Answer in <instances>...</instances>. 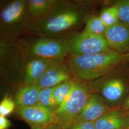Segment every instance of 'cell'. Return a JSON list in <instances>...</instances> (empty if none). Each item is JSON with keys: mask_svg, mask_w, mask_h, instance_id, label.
<instances>
[{"mask_svg": "<svg viewBox=\"0 0 129 129\" xmlns=\"http://www.w3.org/2000/svg\"><path fill=\"white\" fill-rule=\"evenodd\" d=\"M44 129H63L60 127L56 123H54L46 127Z\"/></svg>", "mask_w": 129, "mask_h": 129, "instance_id": "cell-24", "label": "cell"}, {"mask_svg": "<svg viewBox=\"0 0 129 129\" xmlns=\"http://www.w3.org/2000/svg\"><path fill=\"white\" fill-rule=\"evenodd\" d=\"M71 75L67 67L58 63L48 69L36 85L41 89L55 87L72 79Z\"/></svg>", "mask_w": 129, "mask_h": 129, "instance_id": "cell-12", "label": "cell"}, {"mask_svg": "<svg viewBox=\"0 0 129 129\" xmlns=\"http://www.w3.org/2000/svg\"><path fill=\"white\" fill-rule=\"evenodd\" d=\"M105 37L111 49L121 55L129 53V26L121 22L107 28Z\"/></svg>", "mask_w": 129, "mask_h": 129, "instance_id": "cell-8", "label": "cell"}, {"mask_svg": "<svg viewBox=\"0 0 129 129\" xmlns=\"http://www.w3.org/2000/svg\"><path fill=\"white\" fill-rule=\"evenodd\" d=\"M123 107L124 110H129V95L123 103Z\"/></svg>", "mask_w": 129, "mask_h": 129, "instance_id": "cell-25", "label": "cell"}, {"mask_svg": "<svg viewBox=\"0 0 129 129\" xmlns=\"http://www.w3.org/2000/svg\"><path fill=\"white\" fill-rule=\"evenodd\" d=\"M129 129V128H124V129Z\"/></svg>", "mask_w": 129, "mask_h": 129, "instance_id": "cell-29", "label": "cell"}, {"mask_svg": "<svg viewBox=\"0 0 129 129\" xmlns=\"http://www.w3.org/2000/svg\"><path fill=\"white\" fill-rule=\"evenodd\" d=\"M11 125L10 121L5 117L0 116V129H8Z\"/></svg>", "mask_w": 129, "mask_h": 129, "instance_id": "cell-23", "label": "cell"}, {"mask_svg": "<svg viewBox=\"0 0 129 129\" xmlns=\"http://www.w3.org/2000/svg\"><path fill=\"white\" fill-rule=\"evenodd\" d=\"M41 89L37 85H24L16 93L14 101L17 110L34 106L39 103Z\"/></svg>", "mask_w": 129, "mask_h": 129, "instance_id": "cell-13", "label": "cell"}, {"mask_svg": "<svg viewBox=\"0 0 129 129\" xmlns=\"http://www.w3.org/2000/svg\"><path fill=\"white\" fill-rule=\"evenodd\" d=\"M60 1L57 0L28 1L30 22L36 21L45 16Z\"/></svg>", "mask_w": 129, "mask_h": 129, "instance_id": "cell-15", "label": "cell"}, {"mask_svg": "<svg viewBox=\"0 0 129 129\" xmlns=\"http://www.w3.org/2000/svg\"><path fill=\"white\" fill-rule=\"evenodd\" d=\"M97 129H121L129 128L127 118L120 111L112 110L94 122Z\"/></svg>", "mask_w": 129, "mask_h": 129, "instance_id": "cell-14", "label": "cell"}, {"mask_svg": "<svg viewBox=\"0 0 129 129\" xmlns=\"http://www.w3.org/2000/svg\"><path fill=\"white\" fill-rule=\"evenodd\" d=\"M91 94L86 85L75 81L64 101L54 112L56 123L62 129H68L82 110Z\"/></svg>", "mask_w": 129, "mask_h": 129, "instance_id": "cell-5", "label": "cell"}, {"mask_svg": "<svg viewBox=\"0 0 129 129\" xmlns=\"http://www.w3.org/2000/svg\"><path fill=\"white\" fill-rule=\"evenodd\" d=\"M17 113L31 125H39L45 128L50 125L56 123L54 112L40 103L19 109Z\"/></svg>", "mask_w": 129, "mask_h": 129, "instance_id": "cell-9", "label": "cell"}, {"mask_svg": "<svg viewBox=\"0 0 129 129\" xmlns=\"http://www.w3.org/2000/svg\"><path fill=\"white\" fill-rule=\"evenodd\" d=\"M127 61L128 62L129 64V53L128 54V60H127Z\"/></svg>", "mask_w": 129, "mask_h": 129, "instance_id": "cell-27", "label": "cell"}, {"mask_svg": "<svg viewBox=\"0 0 129 129\" xmlns=\"http://www.w3.org/2000/svg\"><path fill=\"white\" fill-rule=\"evenodd\" d=\"M86 14L70 2L60 1L42 18L30 22L27 32L45 38H62L83 23Z\"/></svg>", "mask_w": 129, "mask_h": 129, "instance_id": "cell-1", "label": "cell"}, {"mask_svg": "<svg viewBox=\"0 0 129 129\" xmlns=\"http://www.w3.org/2000/svg\"><path fill=\"white\" fill-rule=\"evenodd\" d=\"M106 29L100 16L93 15L87 19L82 32L105 37Z\"/></svg>", "mask_w": 129, "mask_h": 129, "instance_id": "cell-16", "label": "cell"}, {"mask_svg": "<svg viewBox=\"0 0 129 129\" xmlns=\"http://www.w3.org/2000/svg\"><path fill=\"white\" fill-rule=\"evenodd\" d=\"M71 55H89L111 50L105 37L82 32L69 39Z\"/></svg>", "mask_w": 129, "mask_h": 129, "instance_id": "cell-7", "label": "cell"}, {"mask_svg": "<svg viewBox=\"0 0 129 129\" xmlns=\"http://www.w3.org/2000/svg\"><path fill=\"white\" fill-rule=\"evenodd\" d=\"M72 78L57 85L53 92V97L57 109L69 93L75 83Z\"/></svg>", "mask_w": 129, "mask_h": 129, "instance_id": "cell-17", "label": "cell"}, {"mask_svg": "<svg viewBox=\"0 0 129 129\" xmlns=\"http://www.w3.org/2000/svg\"><path fill=\"white\" fill-rule=\"evenodd\" d=\"M17 49L24 59L43 58L60 62L70 54L69 39L38 37L20 41Z\"/></svg>", "mask_w": 129, "mask_h": 129, "instance_id": "cell-3", "label": "cell"}, {"mask_svg": "<svg viewBox=\"0 0 129 129\" xmlns=\"http://www.w3.org/2000/svg\"><path fill=\"white\" fill-rule=\"evenodd\" d=\"M30 22L28 1L15 0L8 3L1 10L0 14V33L3 42L12 43L21 34L27 32Z\"/></svg>", "mask_w": 129, "mask_h": 129, "instance_id": "cell-4", "label": "cell"}, {"mask_svg": "<svg viewBox=\"0 0 129 129\" xmlns=\"http://www.w3.org/2000/svg\"><path fill=\"white\" fill-rule=\"evenodd\" d=\"M114 5L117 8L120 22L129 26V0L117 1Z\"/></svg>", "mask_w": 129, "mask_h": 129, "instance_id": "cell-20", "label": "cell"}, {"mask_svg": "<svg viewBox=\"0 0 129 129\" xmlns=\"http://www.w3.org/2000/svg\"><path fill=\"white\" fill-rule=\"evenodd\" d=\"M60 62L43 58L26 59L23 64V78L24 85H35L52 67Z\"/></svg>", "mask_w": 129, "mask_h": 129, "instance_id": "cell-10", "label": "cell"}, {"mask_svg": "<svg viewBox=\"0 0 129 129\" xmlns=\"http://www.w3.org/2000/svg\"><path fill=\"white\" fill-rule=\"evenodd\" d=\"M55 87L41 89L39 98V103L55 112L57 107L54 102L53 94Z\"/></svg>", "mask_w": 129, "mask_h": 129, "instance_id": "cell-19", "label": "cell"}, {"mask_svg": "<svg viewBox=\"0 0 129 129\" xmlns=\"http://www.w3.org/2000/svg\"><path fill=\"white\" fill-rule=\"evenodd\" d=\"M127 60L128 55H121L111 50L93 55H71L67 68L76 78L93 81L123 66Z\"/></svg>", "mask_w": 129, "mask_h": 129, "instance_id": "cell-2", "label": "cell"}, {"mask_svg": "<svg viewBox=\"0 0 129 129\" xmlns=\"http://www.w3.org/2000/svg\"><path fill=\"white\" fill-rule=\"evenodd\" d=\"M15 107L14 100L11 98L5 96L0 104V116H6L11 114Z\"/></svg>", "mask_w": 129, "mask_h": 129, "instance_id": "cell-21", "label": "cell"}, {"mask_svg": "<svg viewBox=\"0 0 129 129\" xmlns=\"http://www.w3.org/2000/svg\"><path fill=\"white\" fill-rule=\"evenodd\" d=\"M67 129H97L94 122L76 121L74 122Z\"/></svg>", "mask_w": 129, "mask_h": 129, "instance_id": "cell-22", "label": "cell"}, {"mask_svg": "<svg viewBox=\"0 0 129 129\" xmlns=\"http://www.w3.org/2000/svg\"><path fill=\"white\" fill-rule=\"evenodd\" d=\"M129 75V72L123 69L122 66L99 79L100 92L106 101L115 103L123 99L127 90Z\"/></svg>", "mask_w": 129, "mask_h": 129, "instance_id": "cell-6", "label": "cell"}, {"mask_svg": "<svg viewBox=\"0 0 129 129\" xmlns=\"http://www.w3.org/2000/svg\"><path fill=\"white\" fill-rule=\"evenodd\" d=\"M99 16L107 28L120 22L118 10L115 5L103 10Z\"/></svg>", "mask_w": 129, "mask_h": 129, "instance_id": "cell-18", "label": "cell"}, {"mask_svg": "<svg viewBox=\"0 0 129 129\" xmlns=\"http://www.w3.org/2000/svg\"><path fill=\"white\" fill-rule=\"evenodd\" d=\"M112 110L99 95L91 94L87 103L74 122L82 121L95 122Z\"/></svg>", "mask_w": 129, "mask_h": 129, "instance_id": "cell-11", "label": "cell"}, {"mask_svg": "<svg viewBox=\"0 0 129 129\" xmlns=\"http://www.w3.org/2000/svg\"><path fill=\"white\" fill-rule=\"evenodd\" d=\"M127 120H128V123H129V115L128 116V117L127 118Z\"/></svg>", "mask_w": 129, "mask_h": 129, "instance_id": "cell-28", "label": "cell"}, {"mask_svg": "<svg viewBox=\"0 0 129 129\" xmlns=\"http://www.w3.org/2000/svg\"><path fill=\"white\" fill-rule=\"evenodd\" d=\"M44 128L41 126L37 125H31V129H44Z\"/></svg>", "mask_w": 129, "mask_h": 129, "instance_id": "cell-26", "label": "cell"}]
</instances>
